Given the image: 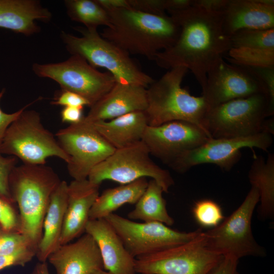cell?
<instances>
[{
  "label": "cell",
  "instance_id": "6da1fadb",
  "mask_svg": "<svg viewBox=\"0 0 274 274\" xmlns=\"http://www.w3.org/2000/svg\"><path fill=\"white\" fill-rule=\"evenodd\" d=\"M167 13L179 26L180 32L174 45L157 54L154 61L165 69L186 67L203 89L209 70L231 48L229 38L223 31L222 12L192 6Z\"/></svg>",
  "mask_w": 274,
  "mask_h": 274
},
{
  "label": "cell",
  "instance_id": "7a4b0ae2",
  "mask_svg": "<svg viewBox=\"0 0 274 274\" xmlns=\"http://www.w3.org/2000/svg\"><path fill=\"white\" fill-rule=\"evenodd\" d=\"M111 26L101 36L129 54L154 60L158 53L176 42L180 27L167 14L154 15L131 8L107 11Z\"/></svg>",
  "mask_w": 274,
  "mask_h": 274
},
{
  "label": "cell",
  "instance_id": "3957f363",
  "mask_svg": "<svg viewBox=\"0 0 274 274\" xmlns=\"http://www.w3.org/2000/svg\"><path fill=\"white\" fill-rule=\"evenodd\" d=\"M45 164L16 165L9 180L10 191L20 214L21 233L36 252L51 195L61 181L52 168Z\"/></svg>",
  "mask_w": 274,
  "mask_h": 274
},
{
  "label": "cell",
  "instance_id": "277c9868",
  "mask_svg": "<svg viewBox=\"0 0 274 274\" xmlns=\"http://www.w3.org/2000/svg\"><path fill=\"white\" fill-rule=\"evenodd\" d=\"M188 71L184 66L172 68L148 87V107L145 111L149 126L183 121L204 130V121L210 108L202 95H192L182 87Z\"/></svg>",
  "mask_w": 274,
  "mask_h": 274
},
{
  "label": "cell",
  "instance_id": "5b68a950",
  "mask_svg": "<svg viewBox=\"0 0 274 274\" xmlns=\"http://www.w3.org/2000/svg\"><path fill=\"white\" fill-rule=\"evenodd\" d=\"M74 28L81 35L80 37L63 31L60 34L71 55L81 56L95 68H106L118 83L147 88L155 81L138 66L129 53L102 38L97 28L81 26Z\"/></svg>",
  "mask_w": 274,
  "mask_h": 274
},
{
  "label": "cell",
  "instance_id": "8992f818",
  "mask_svg": "<svg viewBox=\"0 0 274 274\" xmlns=\"http://www.w3.org/2000/svg\"><path fill=\"white\" fill-rule=\"evenodd\" d=\"M273 114L268 96L256 94L210 109L203 127L213 139L246 137L266 132L267 118Z\"/></svg>",
  "mask_w": 274,
  "mask_h": 274
},
{
  "label": "cell",
  "instance_id": "52a82bcc",
  "mask_svg": "<svg viewBox=\"0 0 274 274\" xmlns=\"http://www.w3.org/2000/svg\"><path fill=\"white\" fill-rule=\"evenodd\" d=\"M0 154L15 157L25 164H46V159L52 156L69 161L57 139L43 125L39 112L26 109L8 128Z\"/></svg>",
  "mask_w": 274,
  "mask_h": 274
},
{
  "label": "cell",
  "instance_id": "ba28073f",
  "mask_svg": "<svg viewBox=\"0 0 274 274\" xmlns=\"http://www.w3.org/2000/svg\"><path fill=\"white\" fill-rule=\"evenodd\" d=\"M259 201L257 189L251 186L236 210L216 227L203 231L206 247L222 256L237 260L246 256H264L265 251L255 239L251 228L252 217Z\"/></svg>",
  "mask_w": 274,
  "mask_h": 274
},
{
  "label": "cell",
  "instance_id": "9c48e42d",
  "mask_svg": "<svg viewBox=\"0 0 274 274\" xmlns=\"http://www.w3.org/2000/svg\"><path fill=\"white\" fill-rule=\"evenodd\" d=\"M142 141L130 146L116 149L107 159L95 166L88 179L100 184L105 180H112L126 184L140 178L150 177L168 192L174 184L168 170L155 163Z\"/></svg>",
  "mask_w": 274,
  "mask_h": 274
},
{
  "label": "cell",
  "instance_id": "30bf717a",
  "mask_svg": "<svg viewBox=\"0 0 274 274\" xmlns=\"http://www.w3.org/2000/svg\"><path fill=\"white\" fill-rule=\"evenodd\" d=\"M32 70L37 76L57 82L61 90L81 95L88 101L90 108L106 94L116 82L109 72H99L78 55H72L60 62L35 63Z\"/></svg>",
  "mask_w": 274,
  "mask_h": 274
},
{
  "label": "cell",
  "instance_id": "8fae6325",
  "mask_svg": "<svg viewBox=\"0 0 274 274\" xmlns=\"http://www.w3.org/2000/svg\"><path fill=\"white\" fill-rule=\"evenodd\" d=\"M223 256L206 246L203 231L193 239L135 259L139 274H208Z\"/></svg>",
  "mask_w": 274,
  "mask_h": 274
},
{
  "label": "cell",
  "instance_id": "7c38bea8",
  "mask_svg": "<svg viewBox=\"0 0 274 274\" xmlns=\"http://www.w3.org/2000/svg\"><path fill=\"white\" fill-rule=\"evenodd\" d=\"M105 219L135 259L187 243L202 231L198 229L192 232H181L160 222L140 223L114 213Z\"/></svg>",
  "mask_w": 274,
  "mask_h": 274
},
{
  "label": "cell",
  "instance_id": "4fadbf2b",
  "mask_svg": "<svg viewBox=\"0 0 274 274\" xmlns=\"http://www.w3.org/2000/svg\"><path fill=\"white\" fill-rule=\"evenodd\" d=\"M55 135L69 157L67 168L73 180L88 179L92 169L116 150L84 117L80 122L59 130Z\"/></svg>",
  "mask_w": 274,
  "mask_h": 274
},
{
  "label": "cell",
  "instance_id": "5bb4252c",
  "mask_svg": "<svg viewBox=\"0 0 274 274\" xmlns=\"http://www.w3.org/2000/svg\"><path fill=\"white\" fill-rule=\"evenodd\" d=\"M272 143V134L266 132L246 137L210 138L199 146L182 154L168 166L183 174L197 165L212 163L229 171L239 161L243 148H257L267 151Z\"/></svg>",
  "mask_w": 274,
  "mask_h": 274
},
{
  "label": "cell",
  "instance_id": "9a60e30c",
  "mask_svg": "<svg viewBox=\"0 0 274 274\" xmlns=\"http://www.w3.org/2000/svg\"><path fill=\"white\" fill-rule=\"evenodd\" d=\"M202 92L210 109L233 99L256 94L268 96L266 87L253 72L246 66L227 62L224 58L218 61L208 72Z\"/></svg>",
  "mask_w": 274,
  "mask_h": 274
},
{
  "label": "cell",
  "instance_id": "2e32d148",
  "mask_svg": "<svg viewBox=\"0 0 274 274\" xmlns=\"http://www.w3.org/2000/svg\"><path fill=\"white\" fill-rule=\"evenodd\" d=\"M211 138L201 127L183 121L148 126L142 141L151 155L169 165L183 153L194 149Z\"/></svg>",
  "mask_w": 274,
  "mask_h": 274
},
{
  "label": "cell",
  "instance_id": "e0dca14e",
  "mask_svg": "<svg viewBox=\"0 0 274 274\" xmlns=\"http://www.w3.org/2000/svg\"><path fill=\"white\" fill-rule=\"evenodd\" d=\"M100 184L88 179L73 180L67 188V202L60 245L71 242L85 232L89 213L98 196Z\"/></svg>",
  "mask_w": 274,
  "mask_h": 274
},
{
  "label": "cell",
  "instance_id": "ac0fdd59",
  "mask_svg": "<svg viewBox=\"0 0 274 274\" xmlns=\"http://www.w3.org/2000/svg\"><path fill=\"white\" fill-rule=\"evenodd\" d=\"M222 17L223 31L228 38L242 29L274 28V1L228 0Z\"/></svg>",
  "mask_w": 274,
  "mask_h": 274
},
{
  "label": "cell",
  "instance_id": "d6986e66",
  "mask_svg": "<svg viewBox=\"0 0 274 274\" xmlns=\"http://www.w3.org/2000/svg\"><path fill=\"white\" fill-rule=\"evenodd\" d=\"M47 260L56 274H90L104 269L98 247L92 236L86 233L73 243L60 245Z\"/></svg>",
  "mask_w": 274,
  "mask_h": 274
},
{
  "label": "cell",
  "instance_id": "ffe728a7",
  "mask_svg": "<svg viewBox=\"0 0 274 274\" xmlns=\"http://www.w3.org/2000/svg\"><path fill=\"white\" fill-rule=\"evenodd\" d=\"M147 88L116 82L112 89L90 108L84 119L89 122L109 120L126 114L145 111Z\"/></svg>",
  "mask_w": 274,
  "mask_h": 274
},
{
  "label": "cell",
  "instance_id": "44dd1931",
  "mask_svg": "<svg viewBox=\"0 0 274 274\" xmlns=\"http://www.w3.org/2000/svg\"><path fill=\"white\" fill-rule=\"evenodd\" d=\"M85 233L95 241L104 269L114 274H135V261L119 236L105 219L89 220Z\"/></svg>",
  "mask_w": 274,
  "mask_h": 274
},
{
  "label": "cell",
  "instance_id": "7402d4cb",
  "mask_svg": "<svg viewBox=\"0 0 274 274\" xmlns=\"http://www.w3.org/2000/svg\"><path fill=\"white\" fill-rule=\"evenodd\" d=\"M52 14L36 0H0V27L25 36L40 31L36 20L48 22Z\"/></svg>",
  "mask_w": 274,
  "mask_h": 274
},
{
  "label": "cell",
  "instance_id": "603a6c76",
  "mask_svg": "<svg viewBox=\"0 0 274 274\" xmlns=\"http://www.w3.org/2000/svg\"><path fill=\"white\" fill-rule=\"evenodd\" d=\"M68 184L62 181L51 195L44 217L41 240L36 255L39 262H46L49 256L60 246L67 202Z\"/></svg>",
  "mask_w": 274,
  "mask_h": 274
},
{
  "label": "cell",
  "instance_id": "cb8c5ba5",
  "mask_svg": "<svg viewBox=\"0 0 274 274\" xmlns=\"http://www.w3.org/2000/svg\"><path fill=\"white\" fill-rule=\"evenodd\" d=\"M115 149L141 141L148 122L146 111H136L106 121L91 122Z\"/></svg>",
  "mask_w": 274,
  "mask_h": 274
},
{
  "label": "cell",
  "instance_id": "d4e9b609",
  "mask_svg": "<svg viewBox=\"0 0 274 274\" xmlns=\"http://www.w3.org/2000/svg\"><path fill=\"white\" fill-rule=\"evenodd\" d=\"M146 178L108 188L99 194L89 213V220L105 218L125 204H135L146 190Z\"/></svg>",
  "mask_w": 274,
  "mask_h": 274
},
{
  "label": "cell",
  "instance_id": "484cf974",
  "mask_svg": "<svg viewBox=\"0 0 274 274\" xmlns=\"http://www.w3.org/2000/svg\"><path fill=\"white\" fill-rule=\"evenodd\" d=\"M251 186L258 190L260 204L258 213L262 219L271 218L274 213V155L269 153L265 159L255 157L248 173Z\"/></svg>",
  "mask_w": 274,
  "mask_h": 274
},
{
  "label": "cell",
  "instance_id": "4316f807",
  "mask_svg": "<svg viewBox=\"0 0 274 274\" xmlns=\"http://www.w3.org/2000/svg\"><path fill=\"white\" fill-rule=\"evenodd\" d=\"M163 192L161 187L154 180H150L144 192L135 204V208L128 214V219L145 222H158L168 226L173 225L174 220L168 213Z\"/></svg>",
  "mask_w": 274,
  "mask_h": 274
},
{
  "label": "cell",
  "instance_id": "83f0119b",
  "mask_svg": "<svg viewBox=\"0 0 274 274\" xmlns=\"http://www.w3.org/2000/svg\"><path fill=\"white\" fill-rule=\"evenodd\" d=\"M64 3L70 19L82 23L86 28L111 26L108 12L95 0H66Z\"/></svg>",
  "mask_w": 274,
  "mask_h": 274
},
{
  "label": "cell",
  "instance_id": "f1b7e54d",
  "mask_svg": "<svg viewBox=\"0 0 274 274\" xmlns=\"http://www.w3.org/2000/svg\"><path fill=\"white\" fill-rule=\"evenodd\" d=\"M227 54L229 57L225 58L233 64L248 67H274V50L231 48Z\"/></svg>",
  "mask_w": 274,
  "mask_h": 274
},
{
  "label": "cell",
  "instance_id": "f546056e",
  "mask_svg": "<svg viewBox=\"0 0 274 274\" xmlns=\"http://www.w3.org/2000/svg\"><path fill=\"white\" fill-rule=\"evenodd\" d=\"M229 39L231 48L274 50V28L242 29L232 35Z\"/></svg>",
  "mask_w": 274,
  "mask_h": 274
},
{
  "label": "cell",
  "instance_id": "4dcf8cb0",
  "mask_svg": "<svg viewBox=\"0 0 274 274\" xmlns=\"http://www.w3.org/2000/svg\"><path fill=\"white\" fill-rule=\"evenodd\" d=\"M192 213L196 222L202 227L214 228L224 219L220 206L215 201L204 199L196 202Z\"/></svg>",
  "mask_w": 274,
  "mask_h": 274
},
{
  "label": "cell",
  "instance_id": "1f68e13d",
  "mask_svg": "<svg viewBox=\"0 0 274 274\" xmlns=\"http://www.w3.org/2000/svg\"><path fill=\"white\" fill-rule=\"evenodd\" d=\"M28 247L32 248L21 233L8 230L0 225V255L11 254Z\"/></svg>",
  "mask_w": 274,
  "mask_h": 274
},
{
  "label": "cell",
  "instance_id": "d6a6232c",
  "mask_svg": "<svg viewBox=\"0 0 274 274\" xmlns=\"http://www.w3.org/2000/svg\"><path fill=\"white\" fill-rule=\"evenodd\" d=\"M16 203L0 196V225L5 229L21 233V220Z\"/></svg>",
  "mask_w": 274,
  "mask_h": 274
},
{
  "label": "cell",
  "instance_id": "836d02e7",
  "mask_svg": "<svg viewBox=\"0 0 274 274\" xmlns=\"http://www.w3.org/2000/svg\"><path fill=\"white\" fill-rule=\"evenodd\" d=\"M17 162L16 157H5L0 154V196L13 203L15 202L10 191L9 180L10 175Z\"/></svg>",
  "mask_w": 274,
  "mask_h": 274
},
{
  "label": "cell",
  "instance_id": "e575fe53",
  "mask_svg": "<svg viewBox=\"0 0 274 274\" xmlns=\"http://www.w3.org/2000/svg\"><path fill=\"white\" fill-rule=\"evenodd\" d=\"M36 251L25 248L12 254L0 255V271L12 266H24L36 256Z\"/></svg>",
  "mask_w": 274,
  "mask_h": 274
},
{
  "label": "cell",
  "instance_id": "d590c367",
  "mask_svg": "<svg viewBox=\"0 0 274 274\" xmlns=\"http://www.w3.org/2000/svg\"><path fill=\"white\" fill-rule=\"evenodd\" d=\"M131 9L149 14L164 15L165 0H128Z\"/></svg>",
  "mask_w": 274,
  "mask_h": 274
},
{
  "label": "cell",
  "instance_id": "8d00e7d4",
  "mask_svg": "<svg viewBox=\"0 0 274 274\" xmlns=\"http://www.w3.org/2000/svg\"><path fill=\"white\" fill-rule=\"evenodd\" d=\"M52 105L65 107H90L88 101L84 97L75 92L61 90L51 102Z\"/></svg>",
  "mask_w": 274,
  "mask_h": 274
},
{
  "label": "cell",
  "instance_id": "74e56055",
  "mask_svg": "<svg viewBox=\"0 0 274 274\" xmlns=\"http://www.w3.org/2000/svg\"><path fill=\"white\" fill-rule=\"evenodd\" d=\"M246 67L264 84L268 92L271 106L274 108V67Z\"/></svg>",
  "mask_w": 274,
  "mask_h": 274
},
{
  "label": "cell",
  "instance_id": "f35d334b",
  "mask_svg": "<svg viewBox=\"0 0 274 274\" xmlns=\"http://www.w3.org/2000/svg\"><path fill=\"white\" fill-rule=\"evenodd\" d=\"M4 92V89L0 92V100L3 97ZM37 100H38V99L31 103L25 105L18 111L11 114L6 113L0 108V146L2 143L6 132L10 124L15 121L28 107Z\"/></svg>",
  "mask_w": 274,
  "mask_h": 274
},
{
  "label": "cell",
  "instance_id": "ab89813d",
  "mask_svg": "<svg viewBox=\"0 0 274 274\" xmlns=\"http://www.w3.org/2000/svg\"><path fill=\"white\" fill-rule=\"evenodd\" d=\"M238 260L229 256H223L208 274H239L237 270Z\"/></svg>",
  "mask_w": 274,
  "mask_h": 274
},
{
  "label": "cell",
  "instance_id": "60d3db41",
  "mask_svg": "<svg viewBox=\"0 0 274 274\" xmlns=\"http://www.w3.org/2000/svg\"><path fill=\"white\" fill-rule=\"evenodd\" d=\"M82 107H65L60 112L62 122L76 124L80 122L84 118Z\"/></svg>",
  "mask_w": 274,
  "mask_h": 274
},
{
  "label": "cell",
  "instance_id": "b9f144b4",
  "mask_svg": "<svg viewBox=\"0 0 274 274\" xmlns=\"http://www.w3.org/2000/svg\"><path fill=\"white\" fill-rule=\"evenodd\" d=\"M228 0H193L192 6L212 12H222Z\"/></svg>",
  "mask_w": 274,
  "mask_h": 274
},
{
  "label": "cell",
  "instance_id": "7bdbcfd3",
  "mask_svg": "<svg viewBox=\"0 0 274 274\" xmlns=\"http://www.w3.org/2000/svg\"><path fill=\"white\" fill-rule=\"evenodd\" d=\"M105 10L131 8L128 0H95Z\"/></svg>",
  "mask_w": 274,
  "mask_h": 274
},
{
  "label": "cell",
  "instance_id": "ee69618b",
  "mask_svg": "<svg viewBox=\"0 0 274 274\" xmlns=\"http://www.w3.org/2000/svg\"><path fill=\"white\" fill-rule=\"evenodd\" d=\"M193 0H165L166 11H177L192 6Z\"/></svg>",
  "mask_w": 274,
  "mask_h": 274
},
{
  "label": "cell",
  "instance_id": "f6af8a7d",
  "mask_svg": "<svg viewBox=\"0 0 274 274\" xmlns=\"http://www.w3.org/2000/svg\"><path fill=\"white\" fill-rule=\"evenodd\" d=\"M30 274H50L46 262H39L37 263L34 266Z\"/></svg>",
  "mask_w": 274,
  "mask_h": 274
},
{
  "label": "cell",
  "instance_id": "bcb514c9",
  "mask_svg": "<svg viewBox=\"0 0 274 274\" xmlns=\"http://www.w3.org/2000/svg\"><path fill=\"white\" fill-rule=\"evenodd\" d=\"M90 274H114L108 271L105 270L104 269H98L94 271Z\"/></svg>",
  "mask_w": 274,
  "mask_h": 274
}]
</instances>
